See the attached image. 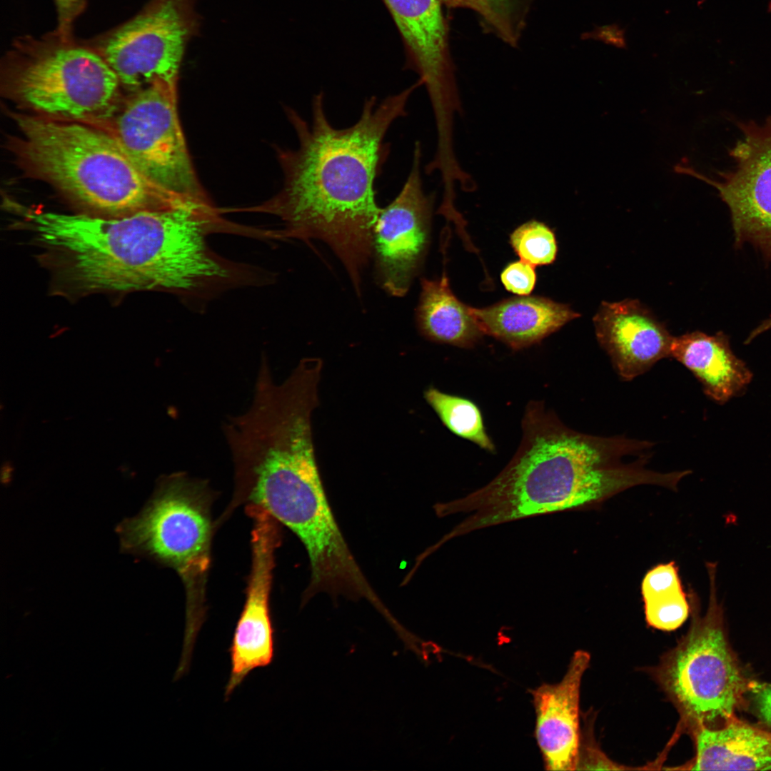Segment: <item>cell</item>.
<instances>
[{"label": "cell", "mask_w": 771, "mask_h": 771, "mask_svg": "<svg viewBox=\"0 0 771 771\" xmlns=\"http://www.w3.org/2000/svg\"><path fill=\"white\" fill-rule=\"evenodd\" d=\"M442 3L450 7H465L476 11V4L474 0H440Z\"/></svg>", "instance_id": "cell-28"}, {"label": "cell", "mask_w": 771, "mask_h": 771, "mask_svg": "<svg viewBox=\"0 0 771 771\" xmlns=\"http://www.w3.org/2000/svg\"><path fill=\"white\" fill-rule=\"evenodd\" d=\"M706 567L710 597L705 613L700 615L695 593L689 589V630L652 669L653 678L693 730L721 725L735 717L753 682L727 639L724 612L717 598L716 564L707 563Z\"/></svg>", "instance_id": "cell-5"}, {"label": "cell", "mask_w": 771, "mask_h": 771, "mask_svg": "<svg viewBox=\"0 0 771 771\" xmlns=\"http://www.w3.org/2000/svg\"><path fill=\"white\" fill-rule=\"evenodd\" d=\"M13 119L19 133L10 148L19 165L86 214L123 217L189 200L151 181L99 126L34 114Z\"/></svg>", "instance_id": "cell-3"}, {"label": "cell", "mask_w": 771, "mask_h": 771, "mask_svg": "<svg viewBox=\"0 0 771 771\" xmlns=\"http://www.w3.org/2000/svg\"><path fill=\"white\" fill-rule=\"evenodd\" d=\"M625 31V29L620 28L617 23L603 26L595 25L593 30L582 34L581 38L583 40L600 41L618 49H627Z\"/></svg>", "instance_id": "cell-25"}, {"label": "cell", "mask_w": 771, "mask_h": 771, "mask_svg": "<svg viewBox=\"0 0 771 771\" xmlns=\"http://www.w3.org/2000/svg\"><path fill=\"white\" fill-rule=\"evenodd\" d=\"M480 331L515 350L540 343L580 315L565 303L518 296L484 308L470 306Z\"/></svg>", "instance_id": "cell-15"}, {"label": "cell", "mask_w": 771, "mask_h": 771, "mask_svg": "<svg viewBox=\"0 0 771 771\" xmlns=\"http://www.w3.org/2000/svg\"><path fill=\"white\" fill-rule=\"evenodd\" d=\"M421 158V143L416 141L409 174L397 196L381 208L373 229L378 278L395 296L408 291L429 241L435 194L424 191Z\"/></svg>", "instance_id": "cell-11"}, {"label": "cell", "mask_w": 771, "mask_h": 771, "mask_svg": "<svg viewBox=\"0 0 771 771\" xmlns=\"http://www.w3.org/2000/svg\"><path fill=\"white\" fill-rule=\"evenodd\" d=\"M80 1L81 0H56L61 23L63 26L68 24L75 14L79 6Z\"/></svg>", "instance_id": "cell-27"}, {"label": "cell", "mask_w": 771, "mask_h": 771, "mask_svg": "<svg viewBox=\"0 0 771 771\" xmlns=\"http://www.w3.org/2000/svg\"><path fill=\"white\" fill-rule=\"evenodd\" d=\"M211 496L206 482L184 473L162 479L135 517L118 527L121 548L175 570L186 588L183 644L195 645L205 620V588L211 562Z\"/></svg>", "instance_id": "cell-4"}, {"label": "cell", "mask_w": 771, "mask_h": 771, "mask_svg": "<svg viewBox=\"0 0 771 771\" xmlns=\"http://www.w3.org/2000/svg\"><path fill=\"white\" fill-rule=\"evenodd\" d=\"M683 590L675 562L659 564L647 572L641 584L642 600Z\"/></svg>", "instance_id": "cell-23"}, {"label": "cell", "mask_w": 771, "mask_h": 771, "mask_svg": "<svg viewBox=\"0 0 771 771\" xmlns=\"http://www.w3.org/2000/svg\"><path fill=\"white\" fill-rule=\"evenodd\" d=\"M522 430L516 453L494 478L434 506L439 517L464 515L441 542L524 518L589 508L655 482V473L642 458L626 460L643 452V440L579 433L540 401L527 405Z\"/></svg>", "instance_id": "cell-2"}, {"label": "cell", "mask_w": 771, "mask_h": 771, "mask_svg": "<svg viewBox=\"0 0 771 771\" xmlns=\"http://www.w3.org/2000/svg\"><path fill=\"white\" fill-rule=\"evenodd\" d=\"M535 267L522 260L512 262L502 271L500 281L508 291L517 296H528L536 284Z\"/></svg>", "instance_id": "cell-24"}, {"label": "cell", "mask_w": 771, "mask_h": 771, "mask_svg": "<svg viewBox=\"0 0 771 771\" xmlns=\"http://www.w3.org/2000/svg\"><path fill=\"white\" fill-rule=\"evenodd\" d=\"M750 691L760 719L771 727V685L752 682Z\"/></svg>", "instance_id": "cell-26"}, {"label": "cell", "mask_w": 771, "mask_h": 771, "mask_svg": "<svg viewBox=\"0 0 771 771\" xmlns=\"http://www.w3.org/2000/svg\"><path fill=\"white\" fill-rule=\"evenodd\" d=\"M478 12L505 42L515 46L520 24L515 17L518 0H474Z\"/></svg>", "instance_id": "cell-22"}, {"label": "cell", "mask_w": 771, "mask_h": 771, "mask_svg": "<svg viewBox=\"0 0 771 771\" xmlns=\"http://www.w3.org/2000/svg\"><path fill=\"white\" fill-rule=\"evenodd\" d=\"M741 137L730 149L735 164L711 180L685 167L682 173L714 186L730 213L735 246L749 243L771 263V116L762 124L737 122Z\"/></svg>", "instance_id": "cell-9"}, {"label": "cell", "mask_w": 771, "mask_h": 771, "mask_svg": "<svg viewBox=\"0 0 771 771\" xmlns=\"http://www.w3.org/2000/svg\"><path fill=\"white\" fill-rule=\"evenodd\" d=\"M101 128L151 181L185 199L209 201L192 163L177 107V85L157 82L134 93Z\"/></svg>", "instance_id": "cell-7"}, {"label": "cell", "mask_w": 771, "mask_h": 771, "mask_svg": "<svg viewBox=\"0 0 771 771\" xmlns=\"http://www.w3.org/2000/svg\"><path fill=\"white\" fill-rule=\"evenodd\" d=\"M509 243L520 260L534 266L553 263L558 244L553 231L543 222L527 221L510 235Z\"/></svg>", "instance_id": "cell-20"}, {"label": "cell", "mask_w": 771, "mask_h": 771, "mask_svg": "<svg viewBox=\"0 0 771 771\" xmlns=\"http://www.w3.org/2000/svg\"><path fill=\"white\" fill-rule=\"evenodd\" d=\"M693 731L696 753L687 770H771V732L736 717Z\"/></svg>", "instance_id": "cell-17"}, {"label": "cell", "mask_w": 771, "mask_h": 771, "mask_svg": "<svg viewBox=\"0 0 771 771\" xmlns=\"http://www.w3.org/2000/svg\"><path fill=\"white\" fill-rule=\"evenodd\" d=\"M196 23L193 0H158L109 37L103 57L133 91L157 82L177 85Z\"/></svg>", "instance_id": "cell-8"}, {"label": "cell", "mask_w": 771, "mask_h": 771, "mask_svg": "<svg viewBox=\"0 0 771 771\" xmlns=\"http://www.w3.org/2000/svg\"><path fill=\"white\" fill-rule=\"evenodd\" d=\"M420 86L418 81L379 103L374 96L367 98L358 121L344 128L329 121L322 91L313 98L311 124L288 109L298 146L278 150L283 186L273 197L252 208L283 221L285 229L278 237L326 243L358 293L381 211L375 183L390 154L385 138L391 125L407 115L408 100Z\"/></svg>", "instance_id": "cell-1"}, {"label": "cell", "mask_w": 771, "mask_h": 771, "mask_svg": "<svg viewBox=\"0 0 771 771\" xmlns=\"http://www.w3.org/2000/svg\"><path fill=\"white\" fill-rule=\"evenodd\" d=\"M406 44L410 65L428 94L435 122L453 123L463 114L450 57L440 0H383Z\"/></svg>", "instance_id": "cell-12"}, {"label": "cell", "mask_w": 771, "mask_h": 771, "mask_svg": "<svg viewBox=\"0 0 771 771\" xmlns=\"http://www.w3.org/2000/svg\"><path fill=\"white\" fill-rule=\"evenodd\" d=\"M246 513L253 522L251 569L245 604L228 649L231 670L225 701L253 670L269 666L275 657V629L269 597L275 552L281 541L280 527L258 505H250Z\"/></svg>", "instance_id": "cell-10"}, {"label": "cell", "mask_w": 771, "mask_h": 771, "mask_svg": "<svg viewBox=\"0 0 771 771\" xmlns=\"http://www.w3.org/2000/svg\"><path fill=\"white\" fill-rule=\"evenodd\" d=\"M684 590L662 594L644 600L647 623L662 631H673L686 621L690 613V604Z\"/></svg>", "instance_id": "cell-21"}, {"label": "cell", "mask_w": 771, "mask_h": 771, "mask_svg": "<svg viewBox=\"0 0 771 771\" xmlns=\"http://www.w3.org/2000/svg\"><path fill=\"white\" fill-rule=\"evenodd\" d=\"M423 335L433 341L470 348L484 335L474 319L470 306L454 295L445 270L440 278L421 281L416 312Z\"/></svg>", "instance_id": "cell-18"}, {"label": "cell", "mask_w": 771, "mask_h": 771, "mask_svg": "<svg viewBox=\"0 0 771 771\" xmlns=\"http://www.w3.org/2000/svg\"><path fill=\"white\" fill-rule=\"evenodd\" d=\"M424 398L453 433L483 450L495 451V445L486 432L480 410L473 402L434 387L424 392Z\"/></svg>", "instance_id": "cell-19"}, {"label": "cell", "mask_w": 771, "mask_h": 771, "mask_svg": "<svg viewBox=\"0 0 771 771\" xmlns=\"http://www.w3.org/2000/svg\"><path fill=\"white\" fill-rule=\"evenodd\" d=\"M593 323L600 345L625 381L670 357L673 336L638 300L603 302Z\"/></svg>", "instance_id": "cell-13"}, {"label": "cell", "mask_w": 771, "mask_h": 771, "mask_svg": "<svg viewBox=\"0 0 771 771\" xmlns=\"http://www.w3.org/2000/svg\"><path fill=\"white\" fill-rule=\"evenodd\" d=\"M670 357L688 368L705 394L718 404L742 394L753 376L734 353L729 336L722 331L708 335L697 331L673 336Z\"/></svg>", "instance_id": "cell-16"}, {"label": "cell", "mask_w": 771, "mask_h": 771, "mask_svg": "<svg viewBox=\"0 0 771 771\" xmlns=\"http://www.w3.org/2000/svg\"><path fill=\"white\" fill-rule=\"evenodd\" d=\"M120 85L104 57L81 48H62L19 67L8 91L36 115L101 128L111 119Z\"/></svg>", "instance_id": "cell-6"}, {"label": "cell", "mask_w": 771, "mask_h": 771, "mask_svg": "<svg viewBox=\"0 0 771 771\" xmlns=\"http://www.w3.org/2000/svg\"><path fill=\"white\" fill-rule=\"evenodd\" d=\"M590 654L574 652L562 680L533 690L535 737L548 770H575L580 751V690Z\"/></svg>", "instance_id": "cell-14"}]
</instances>
